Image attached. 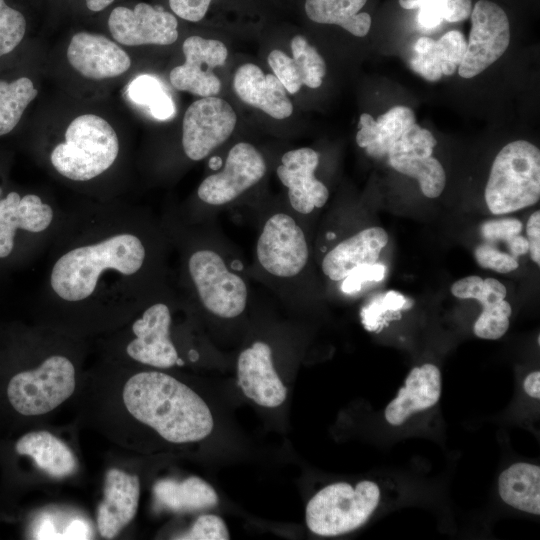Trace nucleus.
I'll use <instances>...</instances> for the list:
<instances>
[{
  "label": "nucleus",
  "instance_id": "1",
  "mask_svg": "<svg viewBox=\"0 0 540 540\" xmlns=\"http://www.w3.org/2000/svg\"><path fill=\"white\" fill-rule=\"evenodd\" d=\"M45 252L34 320L66 333L87 339L115 331L161 292L158 236L126 205L63 212Z\"/></svg>",
  "mask_w": 540,
  "mask_h": 540
},
{
  "label": "nucleus",
  "instance_id": "2",
  "mask_svg": "<svg viewBox=\"0 0 540 540\" xmlns=\"http://www.w3.org/2000/svg\"><path fill=\"white\" fill-rule=\"evenodd\" d=\"M81 418L115 444L140 450L153 434L173 445L195 443L214 427L204 399L160 369L101 358L78 391Z\"/></svg>",
  "mask_w": 540,
  "mask_h": 540
},
{
  "label": "nucleus",
  "instance_id": "3",
  "mask_svg": "<svg viewBox=\"0 0 540 540\" xmlns=\"http://www.w3.org/2000/svg\"><path fill=\"white\" fill-rule=\"evenodd\" d=\"M87 339L38 321H0V433L39 426L79 391Z\"/></svg>",
  "mask_w": 540,
  "mask_h": 540
},
{
  "label": "nucleus",
  "instance_id": "4",
  "mask_svg": "<svg viewBox=\"0 0 540 540\" xmlns=\"http://www.w3.org/2000/svg\"><path fill=\"white\" fill-rule=\"evenodd\" d=\"M79 470L74 450L56 433L33 426L0 433V499L11 502L34 485L68 480Z\"/></svg>",
  "mask_w": 540,
  "mask_h": 540
},
{
  "label": "nucleus",
  "instance_id": "5",
  "mask_svg": "<svg viewBox=\"0 0 540 540\" xmlns=\"http://www.w3.org/2000/svg\"><path fill=\"white\" fill-rule=\"evenodd\" d=\"M62 215L38 193L6 187L0 197V278L47 250Z\"/></svg>",
  "mask_w": 540,
  "mask_h": 540
},
{
  "label": "nucleus",
  "instance_id": "6",
  "mask_svg": "<svg viewBox=\"0 0 540 540\" xmlns=\"http://www.w3.org/2000/svg\"><path fill=\"white\" fill-rule=\"evenodd\" d=\"M161 294L122 327L101 336V358L160 370L185 364L171 336V307Z\"/></svg>",
  "mask_w": 540,
  "mask_h": 540
},
{
  "label": "nucleus",
  "instance_id": "7",
  "mask_svg": "<svg viewBox=\"0 0 540 540\" xmlns=\"http://www.w3.org/2000/svg\"><path fill=\"white\" fill-rule=\"evenodd\" d=\"M119 153V138L110 123L98 115L83 114L69 123L64 140L53 146L48 159L65 180L89 183L107 173Z\"/></svg>",
  "mask_w": 540,
  "mask_h": 540
},
{
  "label": "nucleus",
  "instance_id": "8",
  "mask_svg": "<svg viewBox=\"0 0 540 540\" xmlns=\"http://www.w3.org/2000/svg\"><path fill=\"white\" fill-rule=\"evenodd\" d=\"M540 198V151L526 140L505 145L496 155L485 188L488 209L508 214Z\"/></svg>",
  "mask_w": 540,
  "mask_h": 540
},
{
  "label": "nucleus",
  "instance_id": "9",
  "mask_svg": "<svg viewBox=\"0 0 540 540\" xmlns=\"http://www.w3.org/2000/svg\"><path fill=\"white\" fill-rule=\"evenodd\" d=\"M379 499V487L372 481H361L355 487L346 482L330 484L309 500L307 526L320 536L348 533L369 519Z\"/></svg>",
  "mask_w": 540,
  "mask_h": 540
},
{
  "label": "nucleus",
  "instance_id": "10",
  "mask_svg": "<svg viewBox=\"0 0 540 540\" xmlns=\"http://www.w3.org/2000/svg\"><path fill=\"white\" fill-rule=\"evenodd\" d=\"M185 272L199 302L209 313L232 319L245 311L247 284L215 250L199 247L187 252Z\"/></svg>",
  "mask_w": 540,
  "mask_h": 540
},
{
  "label": "nucleus",
  "instance_id": "11",
  "mask_svg": "<svg viewBox=\"0 0 540 540\" xmlns=\"http://www.w3.org/2000/svg\"><path fill=\"white\" fill-rule=\"evenodd\" d=\"M260 266L278 278H293L305 268L309 258L306 236L296 220L277 212L264 223L256 244Z\"/></svg>",
  "mask_w": 540,
  "mask_h": 540
},
{
  "label": "nucleus",
  "instance_id": "12",
  "mask_svg": "<svg viewBox=\"0 0 540 540\" xmlns=\"http://www.w3.org/2000/svg\"><path fill=\"white\" fill-rule=\"evenodd\" d=\"M471 30L465 56L458 67L463 78H472L507 50L510 43V23L505 11L488 0L478 1L471 11Z\"/></svg>",
  "mask_w": 540,
  "mask_h": 540
},
{
  "label": "nucleus",
  "instance_id": "13",
  "mask_svg": "<svg viewBox=\"0 0 540 540\" xmlns=\"http://www.w3.org/2000/svg\"><path fill=\"white\" fill-rule=\"evenodd\" d=\"M237 116L224 99L209 96L194 101L182 122V148L193 161L206 158L232 134Z\"/></svg>",
  "mask_w": 540,
  "mask_h": 540
},
{
  "label": "nucleus",
  "instance_id": "14",
  "mask_svg": "<svg viewBox=\"0 0 540 540\" xmlns=\"http://www.w3.org/2000/svg\"><path fill=\"white\" fill-rule=\"evenodd\" d=\"M265 173L266 163L261 153L253 145L239 142L228 152L223 170L201 182L197 196L208 205L228 204L257 184Z\"/></svg>",
  "mask_w": 540,
  "mask_h": 540
},
{
  "label": "nucleus",
  "instance_id": "15",
  "mask_svg": "<svg viewBox=\"0 0 540 540\" xmlns=\"http://www.w3.org/2000/svg\"><path fill=\"white\" fill-rule=\"evenodd\" d=\"M108 27L116 42L125 46L170 45L178 39L176 17L160 6L138 3L133 9L114 8Z\"/></svg>",
  "mask_w": 540,
  "mask_h": 540
},
{
  "label": "nucleus",
  "instance_id": "16",
  "mask_svg": "<svg viewBox=\"0 0 540 540\" xmlns=\"http://www.w3.org/2000/svg\"><path fill=\"white\" fill-rule=\"evenodd\" d=\"M185 62L174 67L169 75L172 86L200 97L216 95L221 82L214 69L223 66L228 51L223 42L190 36L182 45Z\"/></svg>",
  "mask_w": 540,
  "mask_h": 540
},
{
  "label": "nucleus",
  "instance_id": "17",
  "mask_svg": "<svg viewBox=\"0 0 540 540\" xmlns=\"http://www.w3.org/2000/svg\"><path fill=\"white\" fill-rule=\"evenodd\" d=\"M137 474L109 467L104 475L102 499L96 508L95 524L103 539H114L134 520L140 501Z\"/></svg>",
  "mask_w": 540,
  "mask_h": 540
},
{
  "label": "nucleus",
  "instance_id": "18",
  "mask_svg": "<svg viewBox=\"0 0 540 540\" xmlns=\"http://www.w3.org/2000/svg\"><path fill=\"white\" fill-rule=\"evenodd\" d=\"M318 164L319 154L304 147L284 153L277 167V176L288 189L289 203L300 214L323 207L329 198L327 187L314 174Z\"/></svg>",
  "mask_w": 540,
  "mask_h": 540
},
{
  "label": "nucleus",
  "instance_id": "19",
  "mask_svg": "<svg viewBox=\"0 0 540 540\" xmlns=\"http://www.w3.org/2000/svg\"><path fill=\"white\" fill-rule=\"evenodd\" d=\"M66 55L71 67L91 80L118 77L131 66L129 55L116 42L86 31L72 36Z\"/></svg>",
  "mask_w": 540,
  "mask_h": 540
},
{
  "label": "nucleus",
  "instance_id": "20",
  "mask_svg": "<svg viewBox=\"0 0 540 540\" xmlns=\"http://www.w3.org/2000/svg\"><path fill=\"white\" fill-rule=\"evenodd\" d=\"M238 386L256 404L275 408L287 397V388L276 372L272 350L263 341H256L244 349L237 360Z\"/></svg>",
  "mask_w": 540,
  "mask_h": 540
},
{
  "label": "nucleus",
  "instance_id": "21",
  "mask_svg": "<svg viewBox=\"0 0 540 540\" xmlns=\"http://www.w3.org/2000/svg\"><path fill=\"white\" fill-rule=\"evenodd\" d=\"M451 293L457 298L475 299L482 304V312L473 327L477 337L496 340L506 333L512 308L505 300L506 287L500 281L472 275L457 280L451 286Z\"/></svg>",
  "mask_w": 540,
  "mask_h": 540
},
{
  "label": "nucleus",
  "instance_id": "22",
  "mask_svg": "<svg viewBox=\"0 0 540 540\" xmlns=\"http://www.w3.org/2000/svg\"><path fill=\"white\" fill-rule=\"evenodd\" d=\"M292 58L281 50L268 55V64L287 92L297 93L305 85L318 88L326 74V64L318 51L303 36L291 40Z\"/></svg>",
  "mask_w": 540,
  "mask_h": 540
},
{
  "label": "nucleus",
  "instance_id": "23",
  "mask_svg": "<svg viewBox=\"0 0 540 540\" xmlns=\"http://www.w3.org/2000/svg\"><path fill=\"white\" fill-rule=\"evenodd\" d=\"M388 239L381 227L366 228L354 234L326 253L322 261L323 273L333 281H341L357 267L377 263Z\"/></svg>",
  "mask_w": 540,
  "mask_h": 540
},
{
  "label": "nucleus",
  "instance_id": "24",
  "mask_svg": "<svg viewBox=\"0 0 540 540\" xmlns=\"http://www.w3.org/2000/svg\"><path fill=\"white\" fill-rule=\"evenodd\" d=\"M233 85L237 96L275 119H285L293 112L286 89L273 74H265L252 63L241 65L235 72Z\"/></svg>",
  "mask_w": 540,
  "mask_h": 540
},
{
  "label": "nucleus",
  "instance_id": "25",
  "mask_svg": "<svg viewBox=\"0 0 540 540\" xmlns=\"http://www.w3.org/2000/svg\"><path fill=\"white\" fill-rule=\"evenodd\" d=\"M441 395V373L433 364L414 367L405 380V386L385 409V418L393 426L404 423L407 418L434 406Z\"/></svg>",
  "mask_w": 540,
  "mask_h": 540
},
{
  "label": "nucleus",
  "instance_id": "26",
  "mask_svg": "<svg viewBox=\"0 0 540 540\" xmlns=\"http://www.w3.org/2000/svg\"><path fill=\"white\" fill-rule=\"evenodd\" d=\"M416 123L415 114L406 106H394L375 121L368 114L363 113L359 119V131L356 142L359 147L374 158L387 156L389 149L397 142L402 134Z\"/></svg>",
  "mask_w": 540,
  "mask_h": 540
},
{
  "label": "nucleus",
  "instance_id": "27",
  "mask_svg": "<svg viewBox=\"0 0 540 540\" xmlns=\"http://www.w3.org/2000/svg\"><path fill=\"white\" fill-rule=\"evenodd\" d=\"M155 505L163 510L182 513L209 509L218 504L214 488L197 476L184 480L161 479L152 489Z\"/></svg>",
  "mask_w": 540,
  "mask_h": 540
},
{
  "label": "nucleus",
  "instance_id": "28",
  "mask_svg": "<svg viewBox=\"0 0 540 540\" xmlns=\"http://www.w3.org/2000/svg\"><path fill=\"white\" fill-rule=\"evenodd\" d=\"M502 500L515 509L540 514V467L530 463H515L498 479Z\"/></svg>",
  "mask_w": 540,
  "mask_h": 540
},
{
  "label": "nucleus",
  "instance_id": "29",
  "mask_svg": "<svg viewBox=\"0 0 540 540\" xmlns=\"http://www.w3.org/2000/svg\"><path fill=\"white\" fill-rule=\"evenodd\" d=\"M367 0H306L305 12L310 20L320 24H335L357 37L365 36L371 27V17L360 12Z\"/></svg>",
  "mask_w": 540,
  "mask_h": 540
},
{
  "label": "nucleus",
  "instance_id": "30",
  "mask_svg": "<svg viewBox=\"0 0 540 540\" xmlns=\"http://www.w3.org/2000/svg\"><path fill=\"white\" fill-rule=\"evenodd\" d=\"M432 154L433 150H411L387 158L393 169L417 179L426 197L436 198L444 190L446 174L442 164Z\"/></svg>",
  "mask_w": 540,
  "mask_h": 540
},
{
  "label": "nucleus",
  "instance_id": "31",
  "mask_svg": "<svg viewBox=\"0 0 540 540\" xmlns=\"http://www.w3.org/2000/svg\"><path fill=\"white\" fill-rule=\"evenodd\" d=\"M38 90L27 75L0 76V138L12 133Z\"/></svg>",
  "mask_w": 540,
  "mask_h": 540
},
{
  "label": "nucleus",
  "instance_id": "32",
  "mask_svg": "<svg viewBox=\"0 0 540 540\" xmlns=\"http://www.w3.org/2000/svg\"><path fill=\"white\" fill-rule=\"evenodd\" d=\"M130 98L148 106L151 115L158 120H168L175 114V104L161 83L151 75L135 78L128 87Z\"/></svg>",
  "mask_w": 540,
  "mask_h": 540
},
{
  "label": "nucleus",
  "instance_id": "33",
  "mask_svg": "<svg viewBox=\"0 0 540 540\" xmlns=\"http://www.w3.org/2000/svg\"><path fill=\"white\" fill-rule=\"evenodd\" d=\"M27 30L24 14L0 0V60L11 55L21 45Z\"/></svg>",
  "mask_w": 540,
  "mask_h": 540
},
{
  "label": "nucleus",
  "instance_id": "34",
  "mask_svg": "<svg viewBox=\"0 0 540 540\" xmlns=\"http://www.w3.org/2000/svg\"><path fill=\"white\" fill-rule=\"evenodd\" d=\"M435 48L441 62L442 74L450 76L460 66L465 56L467 42L460 31L451 30L435 42Z\"/></svg>",
  "mask_w": 540,
  "mask_h": 540
},
{
  "label": "nucleus",
  "instance_id": "35",
  "mask_svg": "<svg viewBox=\"0 0 540 540\" xmlns=\"http://www.w3.org/2000/svg\"><path fill=\"white\" fill-rule=\"evenodd\" d=\"M435 40L423 36L415 45L411 59L412 69L428 81H438L442 77L441 62L435 48Z\"/></svg>",
  "mask_w": 540,
  "mask_h": 540
},
{
  "label": "nucleus",
  "instance_id": "36",
  "mask_svg": "<svg viewBox=\"0 0 540 540\" xmlns=\"http://www.w3.org/2000/svg\"><path fill=\"white\" fill-rule=\"evenodd\" d=\"M181 540H228V528L223 519L214 514H203L185 532L171 537Z\"/></svg>",
  "mask_w": 540,
  "mask_h": 540
},
{
  "label": "nucleus",
  "instance_id": "37",
  "mask_svg": "<svg viewBox=\"0 0 540 540\" xmlns=\"http://www.w3.org/2000/svg\"><path fill=\"white\" fill-rule=\"evenodd\" d=\"M406 299L396 291H389L377 297L367 305L361 313L362 322L369 331H376L383 323V317L388 311H398L404 307Z\"/></svg>",
  "mask_w": 540,
  "mask_h": 540
},
{
  "label": "nucleus",
  "instance_id": "38",
  "mask_svg": "<svg viewBox=\"0 0 540 540\" xmlns=\"http://www.w3.org/2000/svg\"><path fill=\"white\" fill-rule=\"evenodd\" d=\"M474 256L477 263L485 269L499 273H508L518 268L516 257L509 253L499 251L490 244H481L476 247Z\"/></svg>",
  "mask_w": 540,
  "mask_h": 540
},
{
  "label": "nucleus",
  "instance_id": "39",
  "mask_svg": "<svg viewBox=\"0 0 540 540\" xmlns=\"http://www.w3.org/2000/svg\"><path fill=\"white\" fill-rule=\"evenodd\" d=\"M522 227L520 220L508 217L484 222L480 227V232L490 243L503 241L507 244L511 238L521 233Z\"/></svg>",
  "mask_w": 540,
  "mask_h": 540
},
{
  "label": "nucleus",
  "instance_id": "40",
  "mask_svg": "<svg viewBox=\"0 0 540 540\" xmlns=\"http://www.w3.org/2000/svg\"><path fill=\"white\" fill-rule=\"evenodd\" d=\"M385 272L386 267L379 263L361 265L344 279L342 290L345 293L357 292L364 282L382 280Z\"/></svg>",
  "mask_w": 540,
  "mask_h": 540
},
{
  "label": "nucleus",
  "instance_id": "41",
  "mask_svg": "<svg viewBox=\"0 0 540 540\" xmlns=\"http://www.w3.org/2000/svg\"><path fill=\"white\" fill-rule=\"evenodd\" d=\"M212 0H169L171 10L180 18L200 21L208 11Z\"/></svg>",
  "mask_w": 540,
  "mask_h": 540
},
{
  "label": "nucleus",
  "instance_id": "42",
  "mask_svg": "<svg viewBox=\"0 0 540 540\" xmlns=\"http://www.w3.org/2000/svg\"><path fill=\"white\" fill-rule=\"evenodd\" d=\"M445 16V0H428L418 12V22L425 28H435Z\"/></svg>",
  "mask_w": 540,
  "mask_h": 540
},
{
  "label": "nucleus",
  "instance_id": "43",
  "mask_svg": "<svg viewBox=\"0 0 540 540\" xmlns=\"http://www.w3.org/2000/svg\"><path fill=\"white\" fill-rule=\"evenodd\" d=\"M526 233L528 236L529 249L531 259L537 265L540 264V211L537 210L529 217L527 221Z\"/></svg>",
  "mask_w": 540,
  "mask_h": 540
},
{
  "label": "nucleus",
  "instance_id": "44",
  "mask_svg": "<svg viewBox=\"0 0 540 540\" xmlns=\"http://www.w3.org/2000/svg\"><path fill=\"white\" fill-rule=\"evenodd\" d=\"M472 11V0H445L444 20L459 22L467 19Z\"/></svg>",
  "mask_w": 540,
  "mask_h": 540
},
{
  "label": "nucleus",
  "instance_id": "45",
  "mask_svg": "<svg viewBox=\"0 0 540 540\" xmlns=\"http://www.w3.org/2000/svg\"><path fill=\"white\" fill-rule=\"evenodd\" d=\"M524 390L532 398H540V372L534 371L526 376Z\"/></svg>",
  "mask_w": 540,
  "mask_h": 540
},
{
  "label": "nucleus",
  "instance_id": "46",
  "mask_svg": "<svg viewBox=\"0 0 540 540\" xmlns=\"http://www.w3.org/2000/svg\"><path fill=\"white\" fill-rule=\"evenodd\" d=\"M510 254L514 257L524 255L528 252L529 244L527 238L519 235L514 236L507 242Z\"/></svg>",
  "mask_w": 540,
  "mask_h": 540
},
{
  "label": "nucleus",
  "instance_id": "47",
  "mask_svg": "<svg viewBox=\"0 0 540 540\" xmlns=\"http://www.w3.org/2000/svg\"><path fill=\"white\" fill-rule=\"evenodd\" d=\"M114 0H86L87 8L91 11L98 12L109 6Z\"/></svg>",
  "mask_w": 540,
  "mask_h": 540
},
{
  "label": "nucleus",
  "instance_id": "48",
  "mask_svg": "<svg viewBox=\"0 0 540 540\" xmlns=\"http://www.w3.org/2000/svg\"><path fill=\"white\" fill-rule=\"evenodd\" d=\"M428 0H399V4L404 9H415L421 7Z\"/></svg>",
  "mask_w": 540,
  "mask_h": 540
},
{
  "label": "nucleus",
  "instance_id": "49",
  "mask_svg": "<svg viewBox=\"0 0 540 540\" xmlns=\"http://www.w3.org/2000/svg\"><path fill=\"white\" fill-rule=\"evenodd\" d=\"M5 163H0V197L1 195L3 194V192L5 191L6 187L8 186L7 185V181H6V168H5Z\"/></svg>",
  "mask_w": 540,
  "mask_h": 540
}]
</instances>
